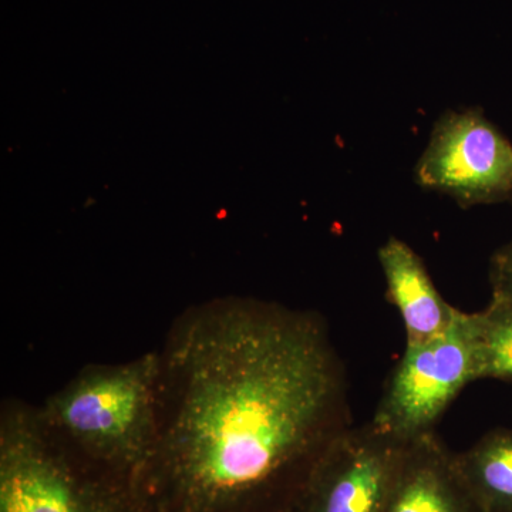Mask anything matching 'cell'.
<instances>
[{"label": "cell", "instance_id": "5b68a950", "mask_svg": "<svg viewBox=\"0 0 512 512\" xmlns=\"http://www.w3.org/2000/svg\"><path fill=\"white\" fill-rule=\"evenodd\" d=\"M414 174L421 188L463 208L512 204V143L478 107L446 111Z\"/></svg>", "mask_w": 512, "mask_h": 512}, {"label": "cell", "instance_id": "3957f363", "mask_svg": "<svg viewBox=\"0 0 512 512\" xmlns=\"http://www.w3.org/2000/svg\"><path fill=\"white\" fill-rule=\"evenodd\" d=\"M97 467L40 419L37 407L6 402L0 416V512H134L123 478Z\"/></svg>", "mask_w": 512, "mask_h": 512}, {"label": "cell", "instance_id": "52a82bcc", "mask_svg": "<svg viewBox=\"0 0 512 512\" xmlns=\"http://www.w3.org/2000/svg\"><path fill=\"white\" fill-rule=\"evenodd\" d=\"M386 512H481L436 431L407 444Z\"/></svg>", "mask_w": 512, "mask_h": 512}, {"label": "cell", "instance_id": "8992f818", "mask_svg": "<svg viewBox=\"0 0 512 512\" xmlns=\"http://www.w3.org/2000/svg\"><path fill=\"white\" fill-rule=\"evenodd\" d=\"M409 443L372 423L348 427L313 460L286 512H386Z\"/></svg>", "mask_w": 512, "mask_h": 512}, {"label": "cell", "instance_id": "7a4b0ae2", "mask_svg": "<svg viewBox=\"0 0 512 512\" xmlns=\"http://www.w3.org/2000/svg\"><path fill=\"white\" fill-rule=\"evenodd\" d=\"M158 377V350L119 365H89L37 412L67 446L113 476L148 474L158 443Z\"/></svg>", "mask_w": 512, "mask_h": 512}, {"label": "cell", "instance_id": "8fae6325", "mask_svg": "<svg viewBox=\"0 0 512 512\" xmlns=\"http://www.w3.org/2000/svg\"><path fill=\"white\" fill-rule=\"evenodd\" d=\"M491 301L512 306V239L497 249L490 261Z\"/></svg>", "mask_w": 512, "mask_h": 512}, {"label": "cell", "instance_id": "6da1fadb", "mask_svg": "<svg viewBox=\"0 0 512 512\" xmlns=\"http://www.w3.org/2000/svg\"><path fill=\"white\" fill-rule=\"evenodd\" d=\"M160 353L150 476L180 512H222L305 476L349 426L346 370L318 313L252 298L188 309Z\"/></svg>", "mask_w": 512, "mask_h": 512}, {"label": "cell", "instance_id": "ba28073f", "mask_svg": "<svg viewBox=\"0 0 512 512\" xmlns=\"http://www.w3.org/2000/svg\"><path fill=\"white\" fill-rule=\"evenodd\" d=\"M387 299L399 309L406 346H420L444 335L460 309L444 301L423 259L402 239L392 237L377 252Z\"/></svg>", "mask_w": 512, "mask_h": 512}, {"label": "cell", "instance_id": "9c48e42d", "mask_svg": "<svg viewBox=\"0 0 512 512\" xmlns=\"http://www.w3.org/2000/svg\"><path fill=\"white\" fill-rule=\"evenodd\" d=\"M454 461L478 510L512 512V430L484 434Z\"/></svg>", "mask_w": 512, "mask_h": 512}, {"label": "cell", "instance_id": "30bf717a", "mask_svg": "<svg viewBox=\"0 0 512 512\" xmlns=\"http://www.w3.org/2000/svg\"><path fill=\"white\" fill-rule=\"evenodd\" d=\"M468 320L476 380L512 382V306L491 301L484 311L468 313Z\"/></svg>", "mask_w": 512, "mask_h": 512}, {"label": "cell", "instance_id": "277c9868", "mask_svg": "<svg viewBox=\"0 0 512 512\" xmlns=\"http://www.w3.org/2000/svg\"><path fill=\"white\" fill-rule=\"evenodd\" d=\"M471 382H476L473 336L468 313L460 311L444 335L424 345L406 346L370 423L406 443L419 439L434 431Z\"/></svg>", "mask_w": 512, "mask_h": 512}]
</instances>
